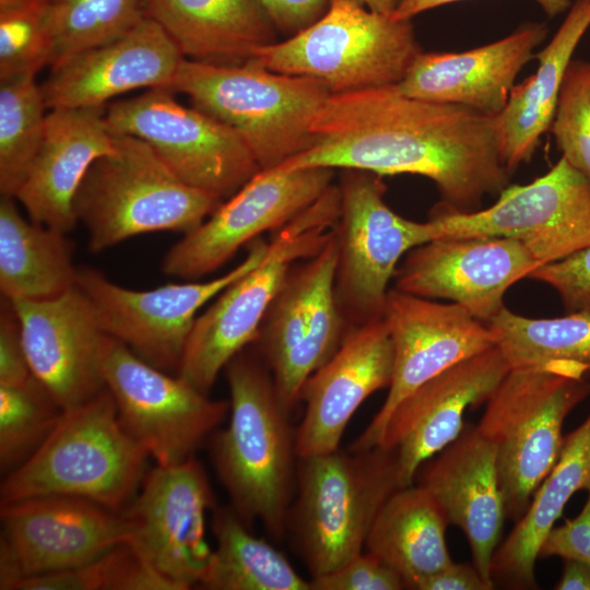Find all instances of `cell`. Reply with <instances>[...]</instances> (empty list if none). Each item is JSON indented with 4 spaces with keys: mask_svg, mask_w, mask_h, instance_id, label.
I'll return each mask as SVG.
<instances>
[{
    "mask_svg": "<svg viewBox=\"0 0 590 590\" xmlns=\"http://www.w3.org/2000/svg\"><path fill=\"white\" fill-rule=\"evenodd\" d=\"M397 453L382 446L298 458L287 533L310 577L365 548L387 499L401 488Z\"/></svg>",
    "mask_w": 590,
    "mask_h": 590,
    "instance_id": "5b68a950",
    "label": "cell"
},
{
    "mask_svg": "<svg viewBox=\"0 0 590 590\" xmlns=\"http://www.w3.org/2000/svg\"><path fill=\"white\" fill-rule=\"evenodd\" d=\"M448 521L433 495L421 485L397 489L380 508L365 548L393 568L408 589L453 560L446 541Z\"/></svg>",
    "mask_w": 590,
    "mask_h": 590,
    "instance_id": "4dcf8cb0",
    "label": "cell"
},
{
    "mask_svg": "<svg viewBox=\"0 0 590 590\" xmlns=\"http://www.w3.org/2000/svg\"><path fill=\"white\" fill-rule=\"evenodd\" d=\"M0 589L86 564L130 539L122 512L66 495L0 504Z\"/></svg>",
    "mask_w": 590,
    "mask_h": 590,
    "instance_id": "9a60e30c",
    "label": "cell"
},
{
    "mask_svg": "<svg viewBox=\"0 0 590 590\" xmlns=\"http://www.w3.org/2000/svg\"><path fill=\"white\" fill-rule=\"evenodd\" d=\"M589 27L590 0H576L550 43L535 55V72L515 84L495 116L498 150L510 174L531 160L550 131L565 72Z\"/></svg>",
    "mask_w": 590,
    "mask_h": 590,
    "instance_id": "f1b7e54d",
    "label": "cell"
},
{
    "mask_svg": "<svg viewBox=\"0 0 590 590\" xmlns=\"http://www.w3.org/2000/svg\"><path fill=\"white\" fill-rule=\"evenodd\" d=\"M278 33L292 36L317 21L330 0H258Z\"/></svg>",
    "mask_w": 590,
    "mask_h": 590,
    "instance_id": "f6af8a7d",
    "label": "cell"
},
{
    "mask_svg": "<svg viewBox=\"0 0 590 590\" xmlns=\"http://www.w3.org/2000/svg\"><path fill=\"white\" fill-rule=\"evenodd\" d=\"M590 217V179L560 157L543 176L506 187L486 209L461 212L441 205L429 221L437 237H509L528 240Z\"/></svg>",
    "mask_w": 590,
    "mask_h": 590,
    "instance_id": "4316f807",
    "label": "cell"
},
{
    "mask_svg": "<svg viewBox=\"0 0 590 590\" xmlns=\"http://www.w3.org/2000/svg\"><path fill=\"white\" fill-rule=\"evenodd\" d=\"M63 411L34 375L19 384L0 385V470L4 476L38 450Z\"/></svg>",
    "mask_w": 590,
    "mask_h": 590,
    "instance_id": "8d00e7d4",
    "label": "cell"
},
{
    "mask_svg": "<svg viewBox=\"0 0 590 590\" xmlns=\"http://www.w3.org/2000/svg\"><path fill=\"white\" fill-rule=\"evenodd\" d=\"M335 169H260L197 228L165 253L162 271L194 281L223 267L243 246L275 232L312 204L332 184Z\"/></svg>",
    "mask_w": 590,
    "mask_h": 590,
    "instance_id": "2e32d148",
    "label": "cell"
},
{
    "mask_svg": "<svg viewBox=\"0 0 590 590\" xmlns=\"http://www.w3.org/2000/svg\"><path fill=\"white\" fill-rule=\"evenodd\" d=\"M487 324L510 367L550 361L590 366V310L528 318L504 307Z\"/></svg>",
    "mask_w": 590,
    "mask_h": 590,
    "instance_id": "836d02e7",
    "label": "cell"
},
{
    "mask_svg": "<svg viewBox=\"0 0 590 590\" xmlns=\"http://www.w3.org/2000/svg\"><path fill=\"white\" fill-rule=\"evenodd\" d=\"M310 132V146L280 168L420 175L435 184L442 205L461 212L499 194L510 177L495 116L412 97L397 84L330 95Z\"/></svg>",
    "mask_w": 590,
    "mask_h": 590,
    "instance_id": "6da1fadb",
    "label": "cell"
},
{
    "mask_svg": "<svg viewBox=\"0 0 590 590\" xmlns=\"http://www.w3.org/2000/svg\"><path fill=\"white\" fill-rule=\"evenodd\" d=\"M541 263L524 240L439 237L410 250L394 273V288L458 304L487 323L506 307L508 288Z\"/></svg>",
    "mask_w": 590,
    "mask_h": 590,
    "instance_id": "d6986e66",
    "label": "cell"
},
{
    "mask_svg": "<svg viewBox=\"0 0 590 590\" xmlns=\"http://www.w3.org/2000/svg\"><path fill=\"white\" fill-rule=\"evenodd\" d=\"M528 278L554 288L568 312L590 310V245L540 264Z\"/></svg>",
    "mask_w": 590,
    "mask_h": 590,
    "instance_id": "60d3db41",
    "label": "cell"
},
{
    "mask_svg": "<svg viewBox=\"0 0 590 590\" xmlns=\"http://www.w3.org/2000/svg\"><path fill=\"white\" fill-rule=\"evenodd\" d=\"M148 452L119 421L105 387L63 411L52 433L21 467L4 476L0 502L66 495L121 512L146 474Z\"/></svg>",
    "mask_w": 590,
    "mask_h": 590,
    "instance_id": "277c9868",
    "label": "cell"
},
{
    "mask_svg": "<svg viewBox=\"0 0 590 590\" xmlns=\"http://www.w3.org/2000/svg\"><path fill=\"white\" fill-rule=\"evenodd\" d=\"M393 344L382 318L349 331L339 350L305 382V413L296 430L298 458L339 449L343 433L359 405L389 388Z\"/></svg>",
    "mask_w": 590,
    "mask_h": 590,
    "instance_id": "603a6c76",
    "label": "cell"
},
{
    "mask_svg": "<svg viewBox=\"0 0 590 590\" xmlns=\"http://www.w3.org/2000/svg\"><path fill=\"white\" fill-rule=\"evenodd\" d=\"M590 366L550 361L510 367L476 426L493 446L506 519L517 522L555 464L563 424L590 394Z\"/></svg>",
    "mask_w": 590,
    "mask_h": 590,
    "instance_id": "3957f363",
    "label": "cell"
},
{
    "mask_svg": "<svg viewBox=\"0 0 590 590\" xmlns=\"http://www.w3.org/2000/svg\"><path fill=\"white\" fill-rule=\"evenodd\" d=\"M268 246L263 238L252 240L240 263L203 282L168 283L137 291L114 283L99 270L80 267L76 285L94 306L108 335L152 366L177 374L198 311L253 269Z\"/></svg>",
    "mask_w": 590,
    "mask_h": 590,
    "instance_id": "5bb4252c",
    "label": "cell"
},
{
    "mask_svg": "<svg viewBox=\"0 0 590 590\" xmlns=\"http://www.w3.org/2000/svg\"><path fill=\"white\" fill-rule=\"evenodd\" d=\"M10 590H177L128 544L122 543L81 566L33 576Z\"/></svg>",
    "mask_w": 590,
    "mask_h": 590,
    "instance_id": "74e56055",
    "label": "cell"
},
{
    "mask_svg": "<svg viewBox=\"0 0 590 590\" xmlns=\"http://www.w3.org/2000/svg\"><path fill=\"white\" fill-rule=\"evenodd\" d=\"M54 60L43 0H0V80L33 74Z\"/></svg>",
    "mask_w": 590,
    "mask_h": 590,
    "instance_id": "f35d334b",
    "label": "cell"
},
{
    "mask_svg": "<svg viewBox=\"0 0 590 590\" xmlns=\"http://www.w3.org/2000/svg\"><path fill=\"white\" fill-rule=\"evenodd\" d=\"M558 556L590 565V488L580 514L562 526L554 527L545 538L539 558Z\"/></svg>",
    "mask_w": 590,
    "mask_h": 590,
    "instance_id": "ee69618b",
    "label": "cell"
},
{
    "mask_svg": "<svg viewBox=\"0 0 590 590\" xmlns=\"http://www.w3.org/2000/svg\"><path fill=\"white\" fill-rule=\"evenodd\" d=\"M562 156L590 179V62L571 60L550 127Z\"/></svg>",
    "mask_w": 590,
    "mask_h": 590,
    "instance_id": "ab89813d",
    "label": "cell"
},
{
    "mask_svg": "<svg viewBox=\"0 0 590 590\" xmlns=\"http://www.w3.org/2000/svg\"><path fill=\"white\" fill-rule=\"evenodd\" d=\"M235 130L260 169L279 167L311 144V123L331 95L319 81L249 59L212 64L185 58L167 88Z\"/></svg>",
    "mask_w": 590,
    "mask_h": 590,
    "instance_id": "8992f818",
    "label": "cell"
},
{
    "mask_svg": "<svg viewBox=\"0 0 590 590\" xmlns=\"http://www.w3.org/2000/svg\"><path fill=\"white\" fill-rule=\"evenodd\" d=\"M33 375L25 353L21 324L11 300L1 297L0 385L19 384Z\"/></svg>",
    "mask_w": 590,
    "mask_h": 590,
    "instance_id": "7bdbcfd3",
    "label": "cell"
},
{
    "mask_svg": "<svg viewBox=\"0 0 590 590\" xmlns=\"http://www.w3.org/2000/svg\"><path fill=\"white\" fill-rule=\"evenodd\" d=\"M106 106L54 108L28 173L14 196L28 217L68 233L76 225L73 202L91 165L115 150Z\"/></svg>",
    "mask_w": 590,
    "mask_h": 590,
    "instance_id": "484cf974",
    "label": "cell"
},
{
    "mask_svg": "<svg viewBox=\"0 0 590 590\" xmlns=\"http://www.w3.org/2000/svg\"><path fill=\"white\" fill-rule=\"evenodd\" d=\"M11 303L31 370L63 410L105 388L103 359L110 335L78 285L52 298Z\"/></svg>",
    "mask_w": 590,
    "mask_h": 590,
    "instance_id": "ffe728a7",
    "label": "cell"
},
{
    "mask_svg": "<svg viewBox=\"0 0 590 590\" xmlns=\"http://www.w3.org/2000/svg\"><path fill=\"white\" fill-rule=\"evenodd\" d=\"M105 120L110 133L146 142L180 180L223 201L260 170L235 130L167 88L107 104Z\"/></svg>",
    "mask_w": 590,
    "mask_h": 590,
    "instance_id": "7c38bea8",
    "label": "cell"
},
{
    "mask_svg": "<svg viewBox=\"0 0 590 590\" xmlns=\"http://www.w3.org/2000/svg\"><path fill=\"white\" fill-rule=\"evenodd\" d=\"M311 590H402L405 583L389 565L369 552L345 560L337 568L310 578Z\"/></svg>",
    "mask_w": 590,
    "mask_h": 590,
    "instance_id": "b9f144b4",
    "label": "cell"
},
{
    "mask_svg": "<svg viewBox=\"0 0 590 590\" xmlns=\"http://www.w3.org/2000/svg\"><path fill=\"white\" fill-rule=\"evenodd\" d=\"M546 33L545 25L528 23L502 39L470 50L420 51L397 87L412 97L496 116Z\"/></svg>",
    "mask_w": 590,
    "mask_h": 590,
    "instance_id": "d4e9b609",
    "label": "cell"
},
{
    "mask_svg": "<svg viewBox=\"0 0 590 590\" xmlns=\"http://www.w3.org/2000/svg\"><path fill=\"white\" fill-rule=\"evenodd\" d=\"M416 590H491L474 565L452 562L421 581Z\"/></svg>",
    "mask_w": 590,
    "mask_h": 590,
    "instance_id": "bcb514c9",
    "label": "cell"
},
{
    "mask_svg": "<svg viewBox=\"0 0 590 590\" xmlns=\"http://www.w3.org/2000/svg\"><path fill=\"white\" fill-rule=\"evenodd\" d=\"M146 17L185 58L212 64L244 63L278 34L258 0H146Z\"/></svg>",
    "mask_w": 590,
    "mask_h": 590,
    "instance_id": "83f0119b",
    "label": "cell"
},
{
    "mask_svg": "<svg viewBox=\"0 0 590 590\" xmlns=\"http://www.w3.org/2000/svg\"><path fill=\"white\" fill-rule=\"evenodd\" d=\"M415 480L448 523L463 531L473 565L493 589L491 566L506 519L493 446L465 424L457 439L420 467Z\"/></svg>",
    "mask_w": 590,
    "mask_h": 590,
    "instance_id": "cb8c5ba5",
    "label": "cell"
},
{
    "mask_svg": "<svg viewBox=\"0 0 590 590\" xmlns=\"http://www.w3.org/2000/svg\"><path fill=\"white\" fill-rule=\"evenodd\" d=\"M590 488V414L564 437L559 456L493 556L492 579L518 589L535 588L540 548L578 491Z\"/></svg>",
    "mask_w": 590,
    "mask_h": 590,
    "instance_id": "f546056e",
    "label": "cell"
},
{
    "mask_svg": "<svg viewBox=\"0 0 590 590\" xmlns=\"http://www.w3.org/2000/svg\"><path fill=\"white\" fill-rule=\"evenodd\" d=\"M33 74L0 80V192L13 197L40 145L47 109Z\"/></svg>",
    "mask_w": 590,
    "mask_h": 590,
    "instance_id": "e575fe53",
    "label": "cell"
},
{
    "mask_svg": "<svg viewBox=\"0 0 590 590\" xmlns=\"http://www.w3.org/2000/svg\"><path fill=\"white\" fill-rule=\"evenodd\" d=\"M420 51L411 21L333 0L317 21L258 48L250 59L315 79L335 95L398 84Z\"/></svg>",
    "mask_w": 590,
    "mask_h": 590,
    "instance_id": "9c48e42d",
    "label": "cell"
},
{
    "mask_svg": "<svg viewBox=\"0 0 590 590\" xmlns=\"http://www.w3.org/2000/svg\"><path fill=\"white\" fill-rule=\"evenodd\" d=\"M509 369L495 345L446 369L400 401L377 446L396 451L402 487L412 485L420 467L458 438L467 409L486 402Z\"/></svg>",
    "mask_w": 590,
    "mask_h": 590,
    "instance_id": "44dd1931",
    "label": "cell"
},
{
    "mask_svg": "<svg viewBox=\"0 0 590 590\" xmlns=\"http://www.w3.org/2000/svg\"><path fill=\"white\" fill-rule=\"evenodd\" d=\"M215 536L210 563L199 582L209 590H311L288 559L255 536L232 507L213 508Z\"/></svg>",
    "mask_w": 590,
    "mask_h": 590,
    "instance_id": "d6a6232c",
    "label": "cell"
},
{
    "mask_svg": "<svg viewBox=\"0 0 590 590\" xmlns=\"http://www.w3.org/2000/svg\"><path fill=\"white\" fill-rule=\"evenodd\" d=\"M335 264L332 229L319 252L290 268L251 344L288 414L300 402L306 380L334 355L350 331L335 299Z\"/></svg>",
    "mask_w": 590,
    "mask_h": 590,
    "instance_id": "8fae6325",
    "label": "cell"
},
{
    "mask_svg": "<svg viewBox=\"0 0 590 590\" xmlns=\"http://www.w3.org/2000/svg\"><path fill=\"white\" fill-rule=\"evenodd\" d=\"M333 0H330V2ZM362 5L373 12L391 15L400 0H346Z\"/></svg>",
    "mask_w": 590,
    "mask_h": 590,
    "instance_id": "f907efd6",
    "label": "cell"
},
{
    "mask_svg": "<svg viewBox=\"0 0 590 590\" xmlns=\"http://www.w3.org/2000/svg\"><path fill=\"white\" fill-rule=\"evenodd\" d=\"M105 387L121 425L156 464L194 457L229 412V401L213 400L178 375L152 366L110 337L103 359Z\"/></svg>",
    "mask_w": 590,
    "mask_h": 590,
    "instance_id": "4fadbf2b",
    "label": "cell"
},
{
    "mask_svg": "<svg viewBox=\"0 0 590 590\" xmlns=\"http://www.w3.org/2000/svg\"><path fill=\"white\" fill-rule=\"evenodd\" d=\"M339 213L340 190L332 184L312 204L276 229L262 260L198 315L176 375L209 394L229 361L255 342L290 268L322 249Z\"/></svg>",
    "mask_w": 590,
    "mask_h": 590,
    "instance_id": "ba28073f",
    "label": "cell"
},
{
    "mask_svg": "<svg viewBox=\"0 0 590 590\" xmlns=\"http://www.w3.org/2000/svg\"><path fill=\"white\" fill-rule=\"evenodd\" d=\"M15 199L0 200V291L9 300H42L76 285L78 269L66 233L26 220Z\"/></svg>",
    "mask_w": 590,
    "mask_h": 590,
    "instance_id": "1f68e13d",
    "label": "cell"
},
{
    "mask_svg": "<svg viewBox=\"0 0 590 590\" xmlns=\"http://www.w3.org/2000/svg\"><path fill=\"white\" fill-rule=\"evenodd\" d=\"M461 0H400L391 16L396 20H408L424 11ZM548 16H555L569 10L570 0H533Z\"/></svg>",
    "mask_w": 590,
    "mask_h": 590,
    "instance_id": "7dc6e473",
    "label": "cell"
},
{
    "mask_svg": "<svg viewBox=\"0 0 590 590\" xmlns=\"http://www.w3.org/2000/svg\"><path fill=\"white\" fill-rule=\"evenodd\" d=\"M54 38L50 67L113 40L146 17V0H43Z\"/></svg>",
    "mask_w": 590,
    "mask_h": 590,
    "instance_id": "d590c367",
    "label": "cell"
},
{
    "mask_svg": "<svg viewBox=\"0 0 590 590\" xmlns=\"http://www.w3.org/2000/svg\"><path fill=\"white\" fill-rule=\"evenodd\" d=\"M382 319L393 344V371L379 411L349 449L377 446L384 426L400 401L453 365L496 345L488 324L455 303H439L394 287Z\"/></svg>",
    "mask_w": 590,
    "mask_h": 590,
    "instance_id": "ac0fdd59",
    "label": "cell"
},
{
    "mask_svg": "<svg viewBox=\"0 0 590 590\" xmlns=\"http://www.w3.org/2000/svg\"><path fill=\"white\" fill-rule=\"evenodd\" d=\"M225 374L229 417L211 436L213 465L239 518L249 528L259 521L282 541L296 488V432L252 345L229 361Z\"/></svg>",
    "mask_w": 590,
    "mask_h": 590,
    "instance_id": "7a4b0ae2",
    "label": "cell"
},
{
    "mask_svg": "<svg viewBox=\"0 0 590 590\" xmlns=\"http://www.w3.org/2000/svg\"><path fill=\"white\" fill-rule=\"evenodd\" d=\"M587 245H590V217L558 235L552 244V251L556 257H563Z\"/></svg>",
    "mask_w": 590,
    "mask_h": 590,
    "instance_id": "c3c4849f",
    "label": "cell"
},
{
    "mask_svg": "<svg viewBox=\"0 0 590 590\" xmlns=\"http://www.w3.org/2000/svg\"><path fill=\"white\" fill-rule=\"evenodd\" d=\"M184 55L168 34L145 17L123 35L50 67L40 84L47 109L106 106L138 88H168Z\"/></svg>",
    "mask_w": 590,
    "mask_h": 590,
    "instance_id": "7402d4cb",
    "label": "cell"
},
{
    "mask_svg": "<svg viewBox=\"0 0 590 590\" xmlns=\"http://www.w3.org/2000/svg\"><path fill=\"white\" fill-rule=\"evenodd\" d=\"M554 589L590 590V565L578 559H564V569Z\"/></svg>",
    "mask_w": 590,
    "mask_h": 590,
    "instance_id": "681fc988",
    "label": "cell"
},
{
    "mask_svg": "<svg viewBox=\"0 0 590 590\" xmlns=\"http://www.w3.org/2000/svg\"><path fill=\"white\" fill-rule=\"evenodd\" d=\"M334 294L351 330L382 318L389 283L401 259L437 237L434 224L396 213L385 201L382 176L341 169Z\"/></svg>",
    "mask_w": 590,
    "mask_h": 590,
    "instance_id": "30bf717a",
    "label": "cell"
},
{
    "mask_svg": "<svg viewBox=\"0 0 590 590\" xmlns=\"http://www.w3.org/2000/svg\"><path fill=\"white\" fill-rule=\"evenodd\" d=\"M114 139V152L91 165L74 197V213L87 231L91 252L151 232L185 235L223 202L180 180L141 139Z\"/></svg>",
    "mask_w": 590,
    "mask_h": 590,
    "instance_id": "52a82bcc",
    "label": "cell"
},
{
    "mask_svg": "<svg viewBox=\"0 0 590 590\" xmlns=\"http://www.w3.org/2000/svg\"><path fill=\"white\" fill-rule=\"evenodd\" d=\"M215 506L208 474L196 457L156 464L121 511L131 527L127 543L177 590L199 586L213 552L206 515Z\"/></svg>",
    "mask_w": 590,
    "mask_h": 590,
    "instance_id": "e0dca14e",
    "label": "cell"
}]
</instances>
